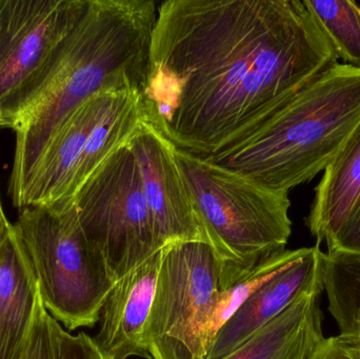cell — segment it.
<instances>
[{"label": "cell", "instance_id": "obj_3", "mask_svg": "<svg viewBox=\"0 0 360 359\" xmlns=\"http://www.w3.org/2000/svg\"><path fill=\"white\" fill-rule=\"evenodd\" d=\"M359 122L360 67L338 63L201 157L289 194L326 170Z\"/></svg>", "mask_w": 360, "mask_h": 359}, {"label": "cell", "instance_id": "obj_22", "mask_svg": "<svg viewBox=\"0 0 360 359\" xmlns=\"http://www.w3.org/2000/svg\"><path fill=\"white\" fill-rule=\"evenodd\" d=\"M309 359H360V346L340 334L325 337Z\"/></svg>", "mask_w": 360, "mask_h": 359}, {"label": "cell", "instance_id": "obj_16", "mask_svg": "<svg viewBox=\"0 0 360 359\" xmlns=\"http://www.w3.org/2000/svg\"><path fill=\"white\" fill-rule=\"evenodd\" d=\"M304 8L345 65L360 67V6L350 0H304Z\"/></svg>", "mask_w": 360, "mask_h": 359}, {"label": "cell", "instance_id": "obj_10", "mask_svg": "<svg viewBox=\"0 0 360 359\" xmlns=\"http://www.w3.org/2000/svg\"><path fill=\"white\" fill-rule=\"evenodd\" d=\"M141 173L143 193L162 247L175 242L209 244L202 221L184 183L174 145L143 120L129 143Z\"/></svg>", "mask_w": 360, "mask_h": 359}, {"label": "cell", "instance_id": "obj_5", "mask_svg": "<svg viewBox=\"0 0 360 359\" xmlns=\"http://www.w3.org/2000/svg\"><path fill=\"white\" fill-rule=\"evenodd\" d=\"M146 120L143 92L110 89L76 107L38 159L17 208L63 212L86 181L124 145Z\"/></svg>", "mask_w": 360, "mask_h": 359}, {"label": "cell", "instance_id": "obj_21", "mask_svg": "<svg viewBox=\"0 0 360 359\" xmlns=\"http://www.w3.org/2000/svg\"><path fill=\"white\" fill-rule=\"evenodd\" d=\"M57 359H108L86 333L71 334L55 322Z\"/></svg>", "mask_w": 360, "mask_h": 359}, {"label": "cell", "instance_id": "obj_4", "mask_svg": "<svg viewBox=\"0 0 360 359\" xmlns=\"http://www.w3.org/2000/svg\"><path fill=\"white\" fill-rule=\"evenodd\" d=\"M184 183L220 265V291L285 250L292 233L289 194L174 147Z\"/></svg>", "mask_w": 360, "mask_h": 359}, {"label": "cell", "instance_id": "obj_2", "mask_svg": "<svg viewBox=\"0 0 360 359\" xmlns=\"http://www.w3.org/2000/svg\"><path fill=\"white\" fill-rule=\"evenodd\" d=\"M158 11L153 0H89L44 96L13 130V206L18 207L42 152L76 107L110 89L143 93Z\"/></svg>", "mask_w": 360, "mask_h": 359}, {"label": "cell", "instance_id": "obj_15", "mask_svg": "<svg viewBox=\"0 0 360 359\" xmlns=\"http://www.w3.org/2000/svg\"><path fill=\"white\" fill-rule=\"evenodd\" d=\"M360 200V122L323 171L307 226L317 244L332 240Z\"/></svg>", "mask_w": 360, "mask_h": 359}, {"label": "cell", "instance_id": "obj_7", "mask_svg": "<svg viewBox=\"0 0 360 359\" xmlns=\"http://www.w3.org/2000/svg\"><path fill=\"white\" fill-rule=\"evenodd\" d=\"M89 0H0V129L44 96Z\"/></svg>", "mask_w": 360, "mask_h": 359}, {"label": "cell", "instance_id": "obj_23", "mask_svg": "<svg viewBox=\"0 0 360 359\" xmlns=\"http://www.w3.org/2000/svg\"><path fill=\"white\" fill-rule=\"evenodd\" d=\"M325 270L355 288L360 289V261L331 256L326 253Z\"/></svg>", "mask_w": 360, "mask_h": 359}, {"label": "cell", "instance_id": "obj_17", "mask_svg": "<svg viewBox=\"0 0 360 359\" xmlns=\"http://www.w3.org/2000/svg\"><path fill=\"white\" fill-rule=\"evenodd\" d=\"M296 254H297V249L283 250L276 253L258 263L252 271L243 276L238 282L220 291L214 307L211 322H210V349L219 329L243 305V301L251 296L269 278H272L277 271L290 263Z\"/></svg>", "mask_w": 360, "mask_h": 359}, {"label": "cell", "instance_id": "obj_14", "mask_svg": "<svg viewBox=\"0 0 360 359\" xmlns=\"http://www.w3.org/2000/svg\"><path fill=\"white\" fill-rule=\"evenodd\" d=\"M321 292L300 296L222 359H309L323 334Z\"/></svg>", "mask_w": 360, "mask_h": 359}, {"label": "cell", "instance_id": "obj_1", "mask_svg": "<svg viewBox=\"0 0 360 359\" xmlns=\"http://www.w3.org/2000/svg\"><path fill=\"white\" fill-rule=\"evenodd\" d=\"M338 58L298 0H168L158 6L146 120L207 156L243 134Z\"/></svg>", "mask_w": 360, "mask_h": 359}, {"label": "cell", "instance_id": "obj_6", "mask_svg": "<svg viewBox=\"0 0 360 359\" xmlns=\"http://www.w3.org/2000/svg\"><path fill=\"white\" fill-rule=\"evenodd\" d=\"M15 231L27 252L46 311L68 331L93 328L115 282L86 240L75 208L19 210Z\"/></svg>", "mask_w": 360, "mask_h": 359}, {"label": "cell", "instance_id": "obj_12", "mask_svg": "<svg viewBox=\"0 0 360 359\" xmlns=\"http://www.w3.org/2000/svg\"><path fill=\"white\" fill-rule=\"evenodd\" d=\"M166 247L116 282L105 299L98 334L93 339L108 359H151L146 349V327Z\"/></svg>", "mask_w": 360, "mask_h": 359}, {"label": "cell", "instance_id": "obj_11", "mask_svg": "<svg viewBox=\"0 0 360 359\" xmlns=\"http://www.w3.org/2000/svg\"><path fill=\"white\" fill-rule=\"evenodd\" d=\"M326 253L319 244L297 249V254L269 278L219 329L207 359H222L256 331L283 313L300 296L325 290Z\"/></svg>", "mask_w": 360, "mask_h": 359}, {"label": "cell", "instance_id": "obj_19", "mask_svg": "<svg viewBox=\"0 0 360 359\" xmlns=\"http://www.w3.org/2000/svg\"><path fill=\"white\" fill-rule=\"evenodd\" d=\"M55 322L38 299L29 339L20 359H57Z\"/></svg>", "mask_w": 360, "mask_h": 359}, {"label": "cell", "instance_id": "obj_18", "mask_svg": "<svg viewBox=\"0 0 360 359\" xmlns=\"http://www.w3.org/2000/svg\"><path fill=\"white\" fill-rule=\"evenodd\" d=\"M325 291L330 313L340 328V335L360 346V289L325 270Z\"/></svg>", "mask_w": 360, "mask_h": 359}, {"label": "cell", "instance_id": "obj_20", "mask_svg": "<svg viewBox=\"0 0 360 359\" xmlns=\"http://www.w3.org/2000/svg\"><path fill=\"white\" fill-rule=\"evenodd\" d=\"M327 247L331 256L360 261V200Z\"/></svg>", "mask_w": 360, "mask_h": 359}, {"label": "cell", "instance_id": "obj_24", "mask_svg": "<svg viewBox=\"0 0 360 359\" xmlns=\"http://www.w3.org/2000/svg\"><path fill=\"white\" fill-rule=\"evenodd\" d=\"M14 230V225L10 223L6 218V214L2 208L1 200H0V248L4 246L11 234Z\"/></svg>", "mask_w": 360, "mask_h": 359}, {"label": "cell", "instance_id": "obj_13", "mask_svg": "<svg viewBox=\"0 0 360 359\" xmlns=\"http://www.w3.org/2000/svg\"><path fill=\"white\" fill-rule=\"evenodd\" d=\"M38 299L35 273L14 228L0 248V359L22 356Z\"/></svg>", "mask_w": 360, "mask_h": 359}, {"label": "cell", "instance_id": "obj_8", "mask_svg": "<svg viewBox=\"0 0 360 359\" xmlns=\"http://www.w3.org/2000/svg\"><path fill=\"white\" fill-rule=\"evenodd\" d=\"M73 207L86 240L101 253L115 282L165 248L129 143L86 181Z\"/></svg>", "mask_w": 360, "mask_h": 359}, {"label": "cell", "instance_id": "obj_9", "mask_svg": "<svg viewBox=\"0 0 360 359\" xmlns=\"http://www.w3.org/2000/svg\"><path fill=\"white\" fill-rule=\"evenodd\" d=\"M219 292V261L209 244H168L146 327L151 359H207Z\"/></svg>", "mask_w": 360, "mask_h": 359}]
</instances>
